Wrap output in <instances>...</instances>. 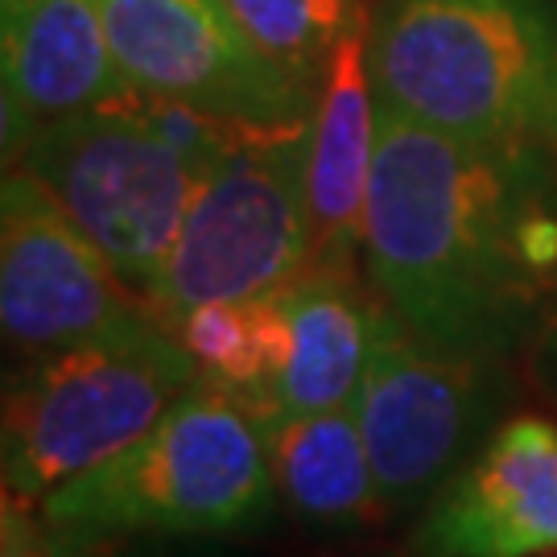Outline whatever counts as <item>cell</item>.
I'll use <instances>...</instances> for the list:
<instances>
[{
  "mask_svg": "<svg viewBox=\"0 0 557 557\" xmlns=\"http://www.w3.org/2000/svg\"><path fill=\"white\" fill-rule=\"evenodd\" d=\"M54 529L248 537L273 524L277 483L248 405L202 380L153 430L38 504Z\"/></svg>",
  "mask_w": 557,
  "mask_h": 557,
  "instance_id": "3957f363",
  "label": "cell"
},
{
  "mask_svg": "<svg viewBox=\"0 0 557 557\" xmlns=\"http://www.w3.org/2000/svg\"><path fill=\"white\" fill-rule=\"evenodd\" d=\"M199 384V363L161 322L21 359L4 380V492L41 504L133 446Z\"/></svg>",
  "mask_w": 557,
  "mask_h": 557,
  "instance_id": "277c9868",
  "label": "cell"
},
{
  "mask_svg": "<svg viewBox=\"0 0 557 557\" xmlns=\"http://www.w3.org/2000/svg\"><path fill=\"white\" fill-rule=\"evenodd\" d=\"M306 124L236 128L199 182L170 264L153 289V314L170 331L207 301L285 289L310 264Z\"/></svg>",
  "mask_w": 557,
  "mask_h": 557,
  "instance_id": "8992f818",
  "label": "cell"
},
{
  "mask_svg": "<svg viewBox=\"0 0 557 557\" xmlns=\"http://www.w3.org/2000/svg\"><path fill=\"white\" fill-rule=\"evenodd\" d=\"M368 17L338 46L306 128L310 264H351L363 236L380 133V100L368 66Z\"/></svg>",
  "mask_w": 557,
  "mask_h": 557,
  "instance_id": "7c38bea8",
  "label": "cell"
},
{
  "mask_svg": "<svg viewBox=\"0 0 557 557\" xmlns=\"http://www.w3.org/2000/svg\"><path fill=\"white\" fill-rule=\"evenodd\" d=\"M512 380L504 359L434 347L380 301L356 421L388 517L425 508L499 425Z\"/></svg>",
  "mask_w": 557,
  "mask_h": 557,
  "instance_id": "52a82bcc",
  "label": "cell"
},
{
  "mask_svg": "<svg viewBox=\"0 0 557 557\" xmlns=\"http://www.w3.org/2000/svg\"><path fill=\"white\" fill-rule=\"evenodd\" d=\"M62 557H239L220 537H140V533H79L54 529Z\"/></svg>",
  "mask_w": 557,
  "mask_h": 557,
  "instance_id": "e0dca14e",
  "label": "cell"
},
{
  "mask_svg": "<svg viewBox=\"0 0 557 557\" xmlns=\"http://www.w3.org/2000/svg\"><path fill=\"white\" fill-rule=\"evenodd\" d=\"M368 66L380 103L557 165L554 0H376Z\"/></svg>",
  "mask_w": 557,
  "mask_h": 557,
  "instance_id": "7a4b0ae2",
  "label": "cell"
},
{
  "mask_svg": "<svg viewBox=\"0 0 557 557\" xmlns=\"http://www.w3.org/2000/svg\"><path fill=\"white\" fill-rule=\"evenodd\" d=\"M0 557H62L54 524L34 512V499L4 492L0 508Z\"/></svg>",
  "mask_w": 557,
  "mask_h": 557,
  "instance_id": "ac0fdd59",
  "label": "cell"
},
{
  "mask_svg": "<svg viewBox=\"0 0 557 557\" xmlns=\"http://www.w3.org/2000/svg\"><path fill=\"white\" fill-rule=\"evenodd\" d=\"M269 62L319 96L338 46L368 17L363 0H223Z\"/></svg>",
  "mask_w": 557,
  "mask_h": 557,
  "instance_id": "2e32d148",
  "label": "cell"
},
{
  "mask_svg": "<svg viewBox=\"0 0 557 557\" xmlns=\"http://www.w3.org/2000/svg\"><path fill=\"white\" fill-rule=\"evenodd\" d=\"M380 557H388V554H380Z\"/></svg>",
  "mask_w": 557,
  "mask_h": 557,
  "instance_id": "d6986e66",
  "label": "cell"
},
{
  "mask_svg": "<svg viewBox=\"0 0 557 557\" xmlns=\"http://www.w3.org/2000/svg\"><path fill=\"white\" fill-rule=\"evenodd\" d=\"M281 301L289 319V356L273 413L351 409L376 343V289H363L351 264H306L281 289Z\"/></svg>",
  "mask_w": 557,
  "mask_h": 557,
  "instance_id": "4fadbf2b",
  "label": "cell"
},
{
  "mask_svg": "<svg viewBox=\"0 0 557 557\" xmlns=\"http://www.w3.org/2000/svg\"><path fill=\"white\" fill-rule=\"evenodd\" d=\"M211 165L215 158L186 149L145 96L59 120L17 158V170L50 190L71 223L145 298H153Z\"/></svg>",
  "mask_w": 557,
  "mask_h": 557,
  "instance_id": "5b68a950",
  "label": "cell"
},
{
  "mask_svg": "<svg viewBox=\"0 0 557 557\" xmlns=\"http://www.w3.org/2000/svg\"><path fill=\"white\" fill-rule=\"evenodd\" d=\"M0 75L9 161L41 128L133 96L103 29L100 0H0Z\"/></svg>",
  "mask_w": 557,
  "mask_h": 557,
  "instance_id": "8fae6325",
  "label": "cell"
},
{
  "mask_svg": "<svg viewBox=\"0 0 557 557\" xmlns=\"http://www.w3.org/2000/svg\"><path fill=\"white\" fill-rule=\"evenodd\" d=\"M0 322L9 347L29 359L161 319L50 190L17 170L0 195Z\"/></svg>",
  "mask_w": 557,
  "mask_h": 557,
  "instance_id": "9c48e42d",
  "label": "cell"
},
{
  "mask_svg": "<svg viewBox=\"0 0 557 557\" xmlns=\"http://www.w3.org/2000/svg\"><path fill=\"white\" fill-rule=\"evenodd\" d=\"M264 455L285 512L322 537H356L388 517L356 409L264 413Z\"/></svg>",
  "mask_w": 557,
  "mask_h": 557,
  "instance_id": "5bb4252c",
  "label": "cell"
},
{
  "mask_svg": "<svg viewBox=\"0 0 557 557\" xmlns=\"http://www.w3.org/2000/svg\"><path fill=\"white\" fill-rule=\"evenodd\" d=\"M100 13L133 96L239 128H289L314 112L319 96L264 59L223 0H100Z\"/></svg>",
  "mask_w": 557,
  "mask_h": 557,
  "instance_id": "ba28073f",
  "label": "cell"
},
{
  "mask_svg": "<svg viewBox=\"0 0 557 557\" xmlns=\"http://www.w3.org/2000/svg\"><path fill=\"white\" fill-rule=\"evenodd\" d=\"M413 557L557 554V425L537 413L499 421L442 483L409 537Z\"/></svg>",
  "mask_w": 557,
  "mask_h": 557,
  "instance_id": "30bf717a",
  "label": "cell"
},
{
  "mask_svg": "<svg viewBox=\"0 0 557 557\" xmlns=\"http://www.w3.org/2000/svg\"><path fill=\"white\" fill-rule=\"evenodd\" d=\"M359 257L421 338L508 359L557 294V165L380 103Z\"/></svg>",
  "mask_w": 557,
  "mask_h": 557,
  "instance_id": "6da1fadb",
  "label": "cell"
},
{
  "mask_svg": "<svg viewBox=\"0 0 557 557\" xmlns=\"http://www.w3.org/2000/svg\"><path fill=\"white\" fill-rule=\"evenodd\" d=\"M174 335L199 363L207 384L232 393L257 418L277 409V380L289 356V319L281 289L195 306Z\"/></svg>",
  "mask_w": 557,
  "mask_h": 557,
  "instance_id": "9a60e30c",
  "label": "cell"
}]
</instances>
